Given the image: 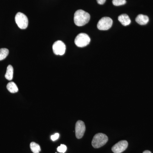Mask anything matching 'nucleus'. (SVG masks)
<instances>
[{
  "label": "nucleus",
  "mask_w": 153,
  "mask_h": 153,
  "mask_svg": "<svg viewBox=\"0 0 153 153\" xmlns=\"http://www.w3.org/2000/svg\"><path fill=\"white\" fill-rule=\"evenodd\" d=\"M90 19L89 13L83 10H78L74 14V22L78 27H82L87 24Z\"/></svg>",
  "instance_id": "f257e3e1"
},
{
  "label": "nucleus",
  "mask_w": 153,
  "mask_h": 153,
  "mask_svg": "<svg viewBox=\"0 0 153 153\" xmlns=\"http://www.w3.org/2000/svg\"><path fill=\"white\" fill-rule=\"evenodd\" d=\"M108 141V137L106 135L102 133H98L94 137L91 144L94 148L98 149L104 146Z\"/></svg>",
  "instance_id": "f03ea898"
},
{
  "label": "nucleus",
  "mask_w": 153,
  "mask_h": 153,
  "mask_svg": "<svg viewBox=\"0 0 153 153\" xmlns=\"http://www.w3.org/2000/svg\"><path fill=\"white\" fill-rule=\"evenodd\" d=\"M90 38L85 33H81L76 36L74 43L77 47H86L90 42Z\"/></svg>",
  "instance_id": "7ed1b4c3"
},
{
  "label": "nucleus",
  "mask_w": 153,
  "mask_h": 153,
  "mask_svg": "<svg viewBox=\"0 0 153 153\" xmlns=\"http://www.w3.org/2000/svg\"><path fill=\"white\" fill-rule=\"evenodd\" d=\"M15 21L20 29L25 30L27 27L28 19L25 14L22 13H18L15 17Z\"/></svg>",
  "instance_id": "20e7f679"
},
{
  "label": "nucleus",
  "mask_w": 153,
  "mask_h": 153,
  "mask_svg": "<svg viewBox=\"0 0 153 153\" xmlns=\"http://www.w3.org/2000/svg\"><path fill=\"white\" fill-rule=\"evenodd\" d=\"M113 24L112 19L109 17H105L100 19L97 25V28L100 30H109Z\"/></svg>",
  "instance_id": "39448f33"
},
{
  "label": "nucleus",
  "mask_w": 153,
  "mask_h": 153,
  "mask_svg": "<svg viewBox=\"0 0 153 153\" xmlns=\"http://www.w3.org/2000/svg\"><path fill=\"white\" fill-rule=\"evenodd\" d=\"M52 49L55 55H63L66 51V45L62 41H57L53 44Z\"/></svg>",
  "instance_id": "423d86ee"
},
{
  "label": "nucleus",
  "mask_w": 153,
  "mask_h": 153,
  "mask_svg": "<svg viewBox=\"0 0 153 153\" xmlns=\"http://www.w3.org/2000/svg\"><path fill=\"white\" fill-rule=\"evenodd\" d=\"M85 131V123L81 120L76 122L75 125V132L76 137L78 139H81L84 135Z\"/></svg>",
  "instance_id": "0eeeda50"
},
{
  "label": "nucleus",
  "mask_w": 153,
  "mask_h": 153,
  "mask_svg": "<svg viewBox=\"0 0 153 153\" xmlns=\"http://www.w3.org/2000/svg\"><path fill=\"white\" fill-rule=\"evenodd\" d=\"M128 146V143L126 140H122L115 144L111 148L114 153H121L126 149Z\"/></svg>",
  "instance_id": "6e6552de"
},
{
  "label": "nucleus",
  "mask_w": 153,
  "mask_h": 153,
  "mask_svg": "<svg viewBox=\"0 0 153 153\" xmlns=\"http://www.w3.org/2000/svg\"><path fill=\"white\" fill-rule=\"evenodd\" d=\"M118 20L124 26H128L130 24L131 21L129 17L126 14H122L118 17Z\"/></svg>",
  "instance_id": "1a4fd4ad"
},
{
  "label": "nucleus",
  "mask_w": 153,
  "mask_h": 153,
  "mask_svg": "<svg viewBox=\"0 0 153 153\" xmlns=\"http://www.w3.org/2000/svg\"><path fill=\"white\" fill-rule=\"evenodd\" d=\"M136 22L140 25H146L149 22V18L147 16L140 14L136 18Z\"/></svg>",
  "instance_id": "9d476101"
},
{
  "label": "nucleus",
  "mask_w": 153,
  "mask_h": 153,
  "mask_svg": "<svg viewBox=\"0 0 153 153\" xmlns=\"http://www.w3.org/2000/svg\"><path fill=\"white\" fill-rule=\"evenodd\" d=\"M7 89L10 93H16L19 91V88L16 84L13 82H10L8 83L7 86Z\"/></svg>",
  "instance_id": "9b49d317"
},
{
  "label": "nucleus",
  "mask_w": 153,
  "mask_h": 153,
  "mask_svg": "<svg viewBox=\"0 0 153 153\" xmlns=\"http://www.w3.org/2000/svg\"><path fill=\"white\" fill-rule=\"evenodd\" d=\"M14 69L13 66L10 65L8 66L7 68V71L5 77L8 80H12L13 79V76Z\"/></svg>",
  "instance_id": "f8f14e48"
},
{
  "label": "nucleus",
  "mask_w": 153,
  "mask_h": 153,
  "mask_svg": "<svg viewBox=\"0 0 153 153\" xmlns=\"http://www.w3.org/2000/svg\"><path fill=\"white\" fill-rule=\"evenodd\" d=\"M30 148L33 153H39L41 151V147L39 145L35 142L30 143Z\"/></svg>",
  "instance_id": "ddd939ff"
},
{
  "label": "nucleus",
  "mask_w": 153,
  "mask_h": 153,
  "mask_svg": "<svg viewBox=\"0 0 153 153\" xmlns=\"http://www.w3.org/2000/svg\"><path fill=\"white\" fill-rule=\"evenodd\" d=\"M9 51L6 48H2L0 49V61L5 59L8 55Z\"/></svg>",
  "instance_id": "4468645a"
},
{
  "label": "nucleus",
  "mask_w": 153,
  "mask_h": 153,
  "mask_svg": "<svg viewBox=\"0 0 153 153\" xmlns=\"http://www.w3.org/2000/svg\"><path fill=\"white\" fill-rule=\"evenodd\" d=\"M126 0H113L112 3L114 5L119 6L123 5L126 4Z\"/></svg>",
  "instance_id": "2eb2a0df"
},
{
  "label": "nucleus",
  "mask_w": 153,
  "mask_h": 153,
  "mask_svg": "<svg viewBox=\"0 0 153 153\" xmlns=\"http://www.w3.org/2000/svg\"><path fill=\"white\" fill-rule=\"evenodd\" d=\"M67 150V147L65 145L61 144L57 148V151L59 152L64 153Z\"/></svg>",
  "instance_id": "dca6fc26"
},
{
  "label": "nucleus",
  "mask_w": 153,
  "mask_h": 153,
  "mask_svg": "<svg viewBox=\"0 0 153 153\" xmlns=\"http://www.w3.org/2000/svg\"><path fill=\"white\" fill-rule=\"evenodd\" d=\"M59 137V134L58 133L52 135L51 136V140L52 141H54L58 139V138Z\"/></svg>",
  "instance_id": "f3484780"
},
{
  "label": "nucleus",
  "mask_w": 153,
  "mask_h": 153,
  "mask_svg": "<svg viewBox=\"0 0 153 153\" xmlns=\"http://www.w3.org/2000/svg\"><path fill=\"white\" fill-rule=\"evenodd\" d=\"M97 2L100 5H102L106 1V0H97Z\"/></svg>",
  "instance_id": "a211bd4d"
},
{
  "label": "nucleus",
  "mask_w": 153,
  "mask_h": 153,
  "mask_svg": "<svg viewBox=\"0 0 153 153\" xmlns=\"http://www.w3.org/2000/svg\"><path fill=\"white\" fill-rule=\"evenodd\" d=\"M143 153H152L149 150L145 151Z\"/></svg>",
  "instance_id": "6ab92c4d"
},
{
  "label": "nucleus",
  "mask_w": 153,
  "mask_h": 153,
  "mask_svg": "<svg viewBox=\"0 0 153 153\" xmlns=\"http://www.w3.org/2000/svg\"></svg>",
  "instance_id": "aec40b11"
}]
</instances>
